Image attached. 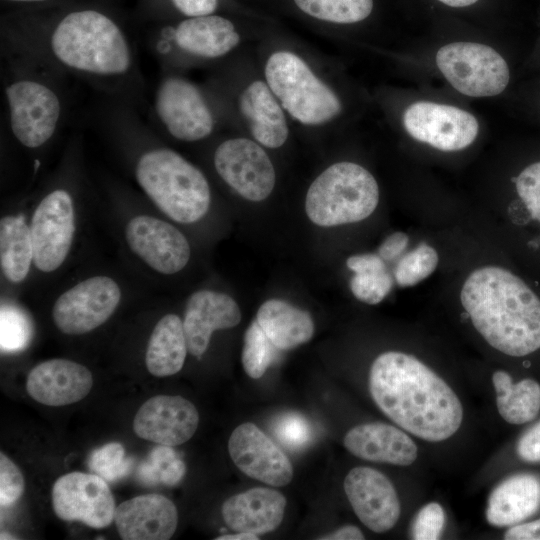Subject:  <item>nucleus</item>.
Listing matches in <instances>:
<instances>
[{
    "label": "nucleus",
    "instance_id": "obj_1",
    "mask_svg": "<svg viewBox=\"0 0 540 540\" xmlns=\"http://www.w3.org/2000/svg\"><path fill=\"white\" fill-rule=\"evenodd\" d=\"M369 391L378 408L406 432L429 442L453 436L463 407L452 388L416 357L380 354L369 372Z\"/></svg>",
    "mask_w": 540,
    "mask_h": 540
},
{
    "label": "nucleus",
    "instance_id": "obj_2",
    "mask_svg": "<svg viewBox=\"0 0 540 540\" xmlns=\"http://www.w3.org/2000/svg\"><path fill=\"white\" fill-rule=\"evenodd\" d=\"M460 300L475 329L496 350L522 357L540 348V299L509 270H474L462 286Z\"/></svg>",
    "mask_w": 540,
    "mask_h": 540
},
{
    "label": "nucleus",
    "instance_id": "obj_3",
    "mask_svg": "<svg viewBox=\"0 0 540 540\" xmlns=\"http://www.w3.org/2000/svg\"><path fill=\"white\" fill-rule=\"evenodd\" d=\"M55 58L64 66L93 75H121L132 63L129 43L120 27L96 10L67 14L50 38Z\"/></svg>",
    "mask_w": 540,
    "mask_h": 540
},
{
    "label": "nucleus",
    "instance_id": "obj_4",
    "mask_svg": "<svg viewBox=\"0 0 540 540\" xmlns=\"http://www.w3.org/2000/svg\"><path fill=\"white\" fill-rule=\"evenodd\" d=\"M136 178L150 199L177 222H196L208 211L211 194L206 178L173 150L144 153L136 166Z\"/></svg>",
    "mask_w": 540,
    "mask_h": 540
},
{
    "label": "nucleus",
    "instance_id": "obj_5",
    "mask_svg": "<svg viewBox=\"0 0 540 540\" xmlns=\"http://www.w3.org/2000/svg\"><path fill=\"white\" fill-rule=\"evenodd\" d=\"M379 202L372 174L352 162H339L323 171L307 191L305 208L316 225L331 227L369 217Z\"/></svg>",
    "mask_w": 540,
    "mask_h": 540
},
{
    "label": "nucleus",
    "instance_id": "obj_6",
    "mask_svg": "<svg viewBox=\"0 0 540 540\" xmlns=\"http://www.w3.org/2000/svg\"><path fill=\"white\" fill-rule=\"evenodd\" d=\"M265 77L282 107L303 124L325 123L341 111L335 93L291 52L272 54L265 66Z\"/></svg>",
    "mask_w": 540,
    "mask_h": 540
},
{
    "label": "nucleus",
    "instance_id": "obj_7",
    "mask_svg": "<svg viewBox=\"0 0 540 540\" xmlns=\"http://www.w3.org/2000/svg\"><path fill=\"white\" fill-rule=\"evenodd\" d=\"M436 64L457 91L471 97L498 95L510 79L504 58L490 46L480 43L444 45L436 54Z\"/></svg>",
    "mask_w": 540,
    "mask_h": 540
},
{
    "label": "nucleus",
    "instance_id": "obj_8",
    "mask_svg": "<svg viewBox=\"0 0 540 540\" xmlns=\"http://www.w3.org/2000/svg\"><path fill=\"white\" fill-rule=\"evenodd\" d=\"M10 126L16 139L37 148L54 134L61 114L56 93L38 81L21 79L6 87Z\"/></svg>",
    "mask_w": 540,
    "mask_h": 540
},
{
    "label": "nucleus",
    "instance_id": "obj_9",
    "mask_svg": "<svg viewBox=\"0 0 540 540\" xmlns=\"http://www.w3.org/2000/svg\"><path fill=\"white\" fill-rule=\"evenodd\" d=\"M120 298L121 290L113 279L88 278L58 297L52 309L53 321L65 334L87 333L109 319Z\"/></svg>",
    "mask_w": 540,
    "mask_h": 540
},
{
    "label": "nucleus",
    "instance_id": "obj_10",
    "mask_svg": "<svg viewBox=\"0 0 540 540\" xmlns=\"http://www.w3.org/2000/svg\"><path fill=\"white\" fill-rule=\"evenodd\" d=\"M403 124L411 137L445 152L468 147L479 130L478 121L471 113L427 101L409 105L403 114Z\"/></svg>",
    "mask_w": 540,
    "mask_h": 540
},
{
    "label": "nucleus",
    "instance_id": "obj_11",
    "mask_svg": "<svg viewBox=\"0 0 540 540\" xmlns=\"http://www.w3.org/2000/svg\"><path fill=\"white\" fill-rule=\"evenodd\" d=\"M33 263L43 272L56 270L70 250L75 232L74 208L65 190H54L37 206L30 224Z\"/></svg>",
    "mask_w": 540,
    "mask_h": 540
},
{
    "label": "nucleus",
    "instance_id": "obj_12",
    "mask_svg": "<svg viewBox=\"0 0 540 540\" xmlns=\"http://www.w3.org/2000/svg\"><path fill=\"white\" fill-rule=\"evenodd\" d=\"M52 506L64 521H80L92 528H104L115 518V501L102 477L71 472L59 477L52 488Z\"/></svg>",
    "mask_w": 540,
    "mask_h": 540
},
{
    "label": "nucleus",
    "instance_id": "obj_13",
    "mask_svg": "<svg viewBox=\"0 0 540 540\" xmlns=\"http://www.w3.org/2000/svg\"><path fill=\"white\" fill-rule=\"evenodd\" d=\"M214 165L220 177L242 197L262 201L275 185V170L267 153L246 138L221 143L214 154Z\"/></svg>",
    "mask_w": 540,
    "mask_h": 540
},
{
    "label": "nucleus",
    "instance_id": "obj_14",
    "mask_svg": "<svg viewBox=\"0 0 540 540\" xmlns=\"http://www.w3.org/2000/svg\"><path fill=\"white\" fill-rule=\"evenodd\" d=\"M155 110L176 139L197 141L213 130V116L201 92L183 78L169 77L162 81L156 91Z\"/></svg>",
    "mask_w": 540,
    "mask_h": 540
},
{
    "label": "nucleus",
    "instance_id": "obj_15",
    "mask_svg": "<svg viewBox=\"0 0 540 540\" xmlns=\"http://www.w3.org/2000/svg\"><path fill=\"white\" fill-rule=\"evenodd\" d=\"M343 486L356 516L368 529L384 533L396 525L400 501L383 473L371 467H355L346 475Z\"/></svg>",
    "mask_w": 540,
    "mask_h": 540
},
{
    "label": "nucleus",
    "instance_id": "obj_16",
    "mask_svg": "<svg viewBox=\"0 0 540 540\" xmlns=\"http://www.w3.org/2000/svg\"><path fill=\"white\" fill-rule=\"evenodd\" d=\"M228 452L236 467L253 479L274 487L285 486L292 480L289 458L253 423H242L233 430Z\"/></svg>",
    "mask_w": 540,
    "mask_h": 540
},
{
    "label": "nucleus",
    "instance_id": "obj_17",
    "mask_svg": "<svg viewBox=\"0 0 540 540\" xmlns=\"http://www.w3.org/2000/svg\"><path fill=\"white\" fill-rule=\"evenodd\" d=\"M125 237L130 249L159 273H177L189 261L186 237L168 222L147 215L136 216L127 224Z\"/></svg>",
    "mask_w": 540,
    "mask_h": 540
},
{
    "label": "nucleus",
    "instance_id": "obj_18",
    "mask_svg": "<svg viewBox=\"0 0 540 540\" xmlns=\"http://www.w3.org/2000/svg\"><path fill=\"white\" fill-rule=\"evenodd\" d=\"M198 423V411L189 400L181 396L158 395L138 409L133 429L140 438L172 447L188 441Z\"/></svg>",
    "mask_w": 540,
    "mask_h": 540
},
{
    "label": "nucleus",
    "instance_id": "obj_19",
    "mask_svg": "<svg viewBox=\"0 0 540 540\" xmlns=\"http://www.w3.org/2000/svg\"><path fill=\"white\" fill-rule=\"evenodd\" d=\"M93 385L91 372L67 359H51L35 366L28 374L26 389L37 402L64 406L82 400Z\"/></svg>",
    "mask_w": 540,
    "mask_h": 540
},
{
    "label": "nucleus",
    "instance_id": "obj_20",
    "mask_svg": "<svg viewBox=\"0 0 540 540\" xmlns=\"http://www.w3.org/2000/svg\"><path fill=\"white\" fill-rule=\"evenodd\" d=\"M114 521L124 540H167L177 528L178 512L167 497L148 494L121 503Z\"/></svg>",
    "mask_w": 540,
    "mask_h": 540
},
{
    "label": "nucleus",
    "instance_id": "obj_21",
    "mask_svg": "<svg viewBox=\"0 0 540 540\" xmlns=\"http://www.w3.org/2000/svg\"><path fill=\"white\" fill-rule=\"evenodd\" d=\"M240 321V309L230 296L211 290L195 292L187 302L183 320L188 352L200 357L215 330L233 328Z\"/></svg>",
    "mask_w": 540,
    "mask_h": 540
},
{
    "label": "nucleus",
    "instance_id": "obj_22",
    "mask_svg": "<svg viewBox=\"0 0 540 540\" xmlns=\"http://www.w3.org/2000/svg\"><path fill=\"white\" fill-rule=\"evenodd\" d=\"M354 456L372 462L397 466L411 465L417 458V446L401 429L382 422L357 425L343 440Z\"/></svg>",
    "mask_w": 540,
    "mask_h": 540
},
{
    "label": "nucleus",
    "instance_id": "obj_23",
    "mask_svg": "<svg viewBox=\"0 0 540 540\" xmlns=\"http://www.w3.org/2000/svg\"><path fill=\"white\" fill-rule=\"evenodd\" d=\"M286 498L271 488L256 487L228 498L222 516L230 529L261 535L275 530L282 522Z\"/></svg>",
    "mask_w": 540,
    "mask_h": 540
},
{
    "label": "nucleus",
    "instance_id": "obj_24",
    "mask_svg": "<svg viewBox=\"0 0 540 540\" xmlns=\"http://www.w3.org/2000/svg\"><path fill=\"white\" fill-rule=\"evenodd\" d=\"M540 509V477L531 473L514 474L490 493L485 516L495 527H511L533 516Z\"/></svg>",
    "mask_w": 540,
    "mask_h": 540
},
{
    "label": "nucleus",
    "instance_id": "obj_25",
    "mask_svg": "<svg viewBox=\"0 0 540 540\" xmlns=\"http://www.w3.org/2000/svg\"><path fill=\"white\" fill-rule=\"evenodd\" d=\"M239 105L259 143L269 148H278L285 143L288 137L286 118L267 83H251L241 94Z\"/></svg>",
    "mask_w": 540,
    "mask_h": 540
},
{
    "label": "nucleus",
    "instance_id": "obj_26",
    "mask_svg": "<svg viewBox=\"0 0 540 540\" xmlns=\"http://www.w3.org/2000/svg\"><path fill=\"white\" fill-rule=\"evenodd\" d=\"M174 39L179 48L190 54L216 58L236 47L240 36L230 20L209 14L182 21L175 30Z\"/></svg>",
    "mask_w": 540,
    "mask_h": 540
},
{
    "label": "nucleus",
    "instance_id": "obj_27",
    "mask_svg": "<svg viewBox=\"0 0 540 540\" xmlns=\"http://www.w3.org/2000/svg\"><path fill=\"white\" fill-rule=\"evenodd\" d=\"M256 320L280 350L304 344L314 333V322L309 313L279 299L264 302L257 312Z\"/></svg>",
    "mask_w": 540,
    "mask_h": 540
},
{
    "label": "nucleus",
    "instance_id": "obj_28",
    "mask_svg": "<svg viewBox=\"0 0 540 540\" xmlns=\"http://www.w3.org/2000/svg\"><path fill=\"white\" fill-rule=\"evenodd\" d=\"M188 352L183 321L175 314H167L155 325L146 350L148 371L156 377L179 372Z\"/></svg>",
    "mask_w": 540,
    "mask_h": 540
},
{
    "label": "nucleus",
    "instance_id": "obj_29",
    "mask_svg": "<svg viewBox=\"0 0 540 540\" xmlns=\"http://www.w3.org/2000/svg\"><path fill=\"white\" fill-rule=\"evenodd\" d=\"M496 405L501 417L510 424L531 422L540 412V384L525 378L515 383L504 370L493 373Z\"/></svg>",
    "mask_w": 540,
    "mask_h": 540
},
{
    "label": "nucleus",
    "instance_id": "obj_30",
    "mask_svg": "<svg viewBox=\"0 0 540 540\" xmlns=\"http://www.w3.org/2000/svg\"><path fill=\"white\" fill-rule=\"evenodd\" d=\"M0 261L5 277L23 281L33 262L30 228L21 216H5L0 221Z\"/></svg>",
    "mask_w": 540,
    "mask_h": 540
},
{
    "label": "nucleus",
    "instance_id": "obj_31",
    "mask_svg": "<svg viewBox=\"0 0 540 540\" xmlns=\"http://www.w3.org/2000/svg\"><path fill=\"white\" fill-rule=\"evenodd\" d=\"M346 264L355 273L350 280V289L358 300L374 305L390 292L393 280L379 255H354Z\"/></svg>",
    "mask_w": 540,
    "mask_h": 540
},
{
    "label": "nucleus",
    "instance_id": "obj_32",
    "mask_svg": "<svg viewBox=\"0 0 540 540\" xmlns=\"http://www.w3.org/2000/svg\"><path fill=\"white\" fill-rule=\"evenodd\" d=\"M306 14L328 22L350 24L367 18L373 0H294Z\"/></svg>",
    "mask_w": 540,
    "mask_h": 540
},
{
    "label": "nucleus",
    "instance_id": "obj_33",
    "mask_svg": "<svg viewBox=\"0 0 540 540\" xmlns=\"http://www.w3.org/2000/svg\"><path fill=\"white\" fill-rule=\"evenodd\" d=\"M277 349L254 320L245 332L242 350V364L247 375L253 379L262 377Z\"/></svg>",
    "mask_w": 540,
    "mask_h": 540
},
{
    "label": "nucleus",
    "instance_id": "obj_34",
    "mask_svg": "<svg viewBox=\"0 0 540 540\" xmlns=\"http://www.w3.org/2000/svg\"><path fill=\"white\" fill-rule=\"evenodd\" d=\"M438 262L436 250L421 243L398 261L394 271L395 280L400 286H413L430 276Z\"/></svg>",
    "mask_w": 540,
    "mask_h": 540
},
{
    "label": "nucleus",
    "instance_id": "obj_35",
    "mask_svg": "<svg viewBox=\"0 0 540 540\" xmlns=\"http://www.w3.org/2000/svg\"><path fill=\"white\" fill-rule=\"evenodd\" d=\"M0 317L1 351L8 353L23 350L33 333L28 314L14 305L2 304Z\"/></svg>",
    "mask_w": 540,
    "mask_h": 540
},
{
    "label": "nucleus",
    "instance_id": "obj_36",
    "mask_svg": "<svg viewBox=\"0 0 540 540\" xmlns=\"http://www.w3.org/2000/svg\"><path fill=\"white\" fill-rule=\"evenodd\" d=\"M134 460L125 457L124 447L111 442L95 449L89 458L90 469L107 481L119 480L129 474Z\"/></svg>",
    "mask_w": 540,
    "mask_h": 540
},
{
    "label": "nucleus",
    "instance_id": "obj_37",
    "mask_svg": "<svg viewBox=\"0 0 540 540\" xmlns=\"http://www.w3.org/2000/svg\"><path fill=\"white\" fill-rule=\"evenodd\" d=\"M272 428L278 441L289 449L302 448L308 444L312 434L308 420L294 412L278 416Z\"/></svg>",
    "mask_w": 540,
    "mask_h": 540
},
{
    "label": "nucleus",
    "instance_id": "obj_38",
    "mask_svg": "<svg viewBox=\"0 0 540 540\" xmlns=\"http://www.w3.org/2000/svg\"><path fill=\"white\" fill-rule=\"evenodd\" d=\"M445 512L437 502L423 506L415 515L410 528V535L415 540L439 539L445 526Z\"/></svg>",
    "mask_w": 540,
    "mask_h": 540
},
{
    "label": "nucleus",
    "instance_id": "obj_39",
    "mask_svg": "<svg viewBox=\"0 0 540 540\" xmlns=\"http://www.w3.org/2000/svg\"><path fill=\"white\" fill-rule=\"evenodd\" d=\"M515 186L531 217L540 222V161L524 168L516 177Z\"/></svg>",
    "mask_w": 540,
    "mask_h": 540
},
{
    "label": "nucleus",
    "instance_id": "obj_40",
    "mask_svg": "<svg viewBox=\"0 0 540 540\" xmlns=\"http://www.w3.org/2000/svg\"><path fill=\"white\" fill-rule=\"evenodd\" d=\"M24 491V479L19 468L3 452L0 453V504L9 506Z\"/></svg>",
    "mask_w": 540,
    "mask_h": 540
},
{
    "label": "nucleus",
    "instance_id": "obj_41",
    "mask_svg": "<svg viewBox=\"0 0 540 540\" xmlns=\"http://www.w3.org/2000/svg\"><path fill=\"white\" fill-rule=\"evenodd\" d=\"M178 455L171 446L160 445L155 447L149 454L148 458L142 462L137 470L139 480L145 484H158L166 467Z\"/></svg>",
    "mask_w": 540,
    "mask_h": 540
},
{
    "label": "nucleus",
    "instance_id": "obj_42",
    "mask_svg": "<svg viewBox=\"0 0 540 540\" xmlns=\"http://www.w3.org/2000/svg\"><path fill=\"white\" fill-rule=\"evenodd\" d=\"M516 453L525 462L540 463V420L519 437Z\"/></svg>",
    "mask_w": 540,
    "mask_h": 540
},
{
    "label": "nucleus",
    "instance_id": "obj_43",
    "mask_svg": "<svg viewBox=\"0 0 540 540\" xmlns=\"http://www.w3.org/2000/svg\"><path fill=\"white\" fill-rule=\"evenodd\" d=\"M409 237L404 232L391 234L379 247V256L384 261H391L399 257L406 249Z\"/></svg>",
    "mask_w": 540,
    "mask_h": 540
},
{
    "label": "nucleus",
    "instance_id": "obj_44",
    "mask_svg": "<svg viewBox=\"0 0 540 540\" xmlns=\"http://www.w3.org/2000/svg\"><path fill=\"white\" fill-rule=\"evenodd\" d=\"M174 6L188 17L212 14L218 5V0H172Z\"/></svg>",
    "mask_w": 540,
    "mask_h": 540
},
{
    "label": "nucleus",
    "instance_id": "obj_45",
    "mask_svg": "<svg viewBox=\"0 0 540 540\" xmlns=\"http://www.w3.org/2000/svg\"><path fill=\"white\" fill-rule=\"evenodd\" d=\"M506 540H540V519L511 526L504 534Z\"/></svg>",
    "mask_w": 540,
    "mask_h": 540
},
{
    "label": "nucleus",
    "instance_id": "obj_46",
    "mask_svg": "<svg viewBox=\"0 0 540 540\" xmlns=\"http://www.w3.org/2000/svg\"><path fill=\"white\" fill-rule=\"evenodd\" d=\"M186 472V466L184 462L177 457L173 460L163 471L160 483H163L167 486H174L178 484Z\"/></svg>",
    "mask_w": 540,
    "mask_h": 540
},
{
    "label": "nucleus",
    "instance_id": "obj_47",
    "mask_svg": "<svg viewBox=\"0 0 540 540\" xmlns=\"http://www.w3.org/2000/svg\"><path fill=\"white\" fill-rule=\"evenodd\" d=\"M362 531L353 525L340 527L332 533L326 534L319 539L323 540H362L364 539Z\"/></svg>",
    "mask_w": 540,
    "mask_h": 540
},
{
    "label": "nucleus",
    "instance_id": "obj_48",
    "mask_svg": "<svg viewBox=\"0 0 540 540\" xmlns=\"http://www.w3.org/2000/svg\"><path fill=\"white\" fill-rule=\"evenodd\" d=\"M258 535L246 533V532H236L235 534L220 535L216 537L215 540H258Z\"/></svg>",
    "mask_w": 540,
    "mask_h": 540
},
{
    "label": "nucleus",
    "instance_id": "obj_49",
    "mask_svg": "<svg viewBox=\"0 0 540 540\" xmlns=\"http://www.w3.org/2000/svg\"><path fill=\"white\" fill-rule=\"evenodd\" d=\"M440 2L451 7H466L474 4L478 0H439Z\"/></svg>",
    "mask_w": 540,
    "mask_h": 540
},
{
    "label": "nucleus",
    "instance_id": "obj_50",
    "mask_svg": "<svg viewBox=\"0 0 540 540\" xmlns=\"http://www.w3.org/2000/svg\"><path fill=\"white\" fill-rule=\"evenodd\" d=\"M6 1H13V2H42L46 0H6Z\"/></svg>",
    "mask_w": 540,
    "mask_h": 540
},
{
    "label": "nucleus",
    "instance_id": "obj_51",
    "mask_svg": "<svg viewBox=\"0 0 540 540\" xmlns=\"http://www.w3.org/2000/svg\"><path fill=\"white\" fill-rule=\"evenodd\" d=\"M1 540L3 539H15L12 535L10 534H7V533H1Z\"/></svg>",
    "mask_w": 540,
    "mask_h": 540
}]
</instances>
